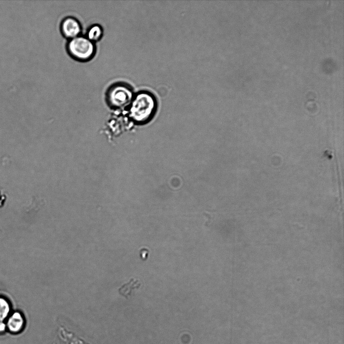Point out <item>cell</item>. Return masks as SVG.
Here are the masks:
<instances>
[{
	"label": "cell",
	"instance_id": "cell-8",
	"mask_svg": "<svg viewBox=\"0 0 344 344\" xmlns=\"http://www.w3.org/2000/svg\"><path fill=\"white\" fill-rule=\"evenodd\" d=\"M103 35V29L98 25L95 24L91 26L88 30L87 37L91 41L95 43L99 41Z\"/></svg>",
	"mask_w": 344,
	"mask_h": 344
},
{
	"label": "cell",
	"instance_id": "cell-7",
	"mask_svg": "<svg viewBox=\"0 0 344 344\" xmlns=\"http://www.w3.org/2000/svg\"><path fill=\"white\" fill-rule=\"evenodd\" d=\"M141 286L137 280L131 279L128 282L123 284L118 289L119 293L122 296L128 298L131 295L133 290L138 289Z\"/></svg>",
	"mask_w": 344,
	"mask_h": 344
},
{
	"label": "cell",
	"instance_id": "cell-6",
	"mask_svg": "<svg viewBox=\"0 0 344 344\" xmlns=\"http://www.w3.org/2000/svg\"><path fill=\"white\" fill-rule=\"evenodd\" d=\"M12 311L10 301L6 297L0 296V321H5Z\"/></svg>",
	"mask_w": 344,
	"mask_h": 344
},
{
	"label": "cell",
	"instance_id": "cell-3",
	"mask_svg": "<svg viewBox=\"0 0 344 344\" xmlns=\"http://www.w3.org/2000/svg\"><path fill=\"white\" fill-rule=\"evenodd\" d=\"M66 49L71 57L80 61H87L91 59L96 51L95 43L90 41L86 36L81 35L69 40L66 45Z\"/></svg>",
	"mask_w": 344,
	"mask_h": 344
},
{
	"label": "cell",
	"instance_id": "cell-10",
	"mask_svg": "<svg viewBox=\"0 0 344 344\" xmlns=\"http://www.w3.org/2000/svg\"><path fill=\"white\" fill-rule=\"evenodd\" d=\"M7 331V325L5 321H0V334Z\"/></svg>",
	"mask_w": 344,
	"mask_h": 344
},
{
	"label": "cell",
	"instance_id": "cell-1",
	"mask_svg": "<svg viewBox=\"0 0 344 344\" xmlns=\"http://www.w3.org/2000/svg\"><path fill=\"white\" fill-rule=\"evenodd\" d=\"M157 109L155 96L149 91H141L134 94L128 106V114L134 122L145 124L153 117Z\"/></svg>",
	"mask_w": 344,
	"mask_h": 344
},
{
	"label": "cell",
	"instance_id": "cell-4",
	"mask_svg": "<svg viewBox=\"0 0 344 344\" xmlns=\"http://www.w3.org/2000/svg\"><path fill=\"white\" fill-rule=\"evenodd\" d=\"M7 331L16 334L21 332L25 328L26 319L24 314L20 311H13L5 321Z\"/></svg>",
	"mask_w": 344,
	"mask_h": 344
},
{
	"label": "cell",
	"instance_id": "cell-2",
	"mask_svg": "<svg viewBox=\"0 0 344 344\" xmlns=\"http://www.w3.org/2000/svg\"><path fill=\"white\" fill-rule=\"evenodd\" d=\"M105 95L106 102L110 107L122 109L129 106L134 94L132 87L128 84L116 82L108 88Z\"/></svg>",
	"mask_w": 344,
	"mask_h": 344
},
{
	"label": "cell",
	"instance_id": "cell-5",
	"mask_svg": "<svg viewBox=\"0 0 344 344\" xmlns=\"http://www.w3.org/2000/svg\"><path fill=\"white\" fill-rule=\"evenodd\" d=\"M60 30L64 37L71 39L80 35L82 27L77 19L73 17H67L61 21Z\"/></svg>",
	"mask_w": 344,
	"mask_h": 344
},
{
	"label": "cell",
	"instance_id": "cell-9",
	"mask_svg": "<svg viewBox=\"0 0 344 344\" xmlns=\"http://www.w3.org/2000/svg\"><path fill=\"white\" fill-rule=\"evenodd\" d=\"M149 252V250L145 248H143L140 250V256L142 260L145 261L147 259Z\"/></svg>",
	"mask_w": 344,
	"mask_h": 344
}]
</instances>
